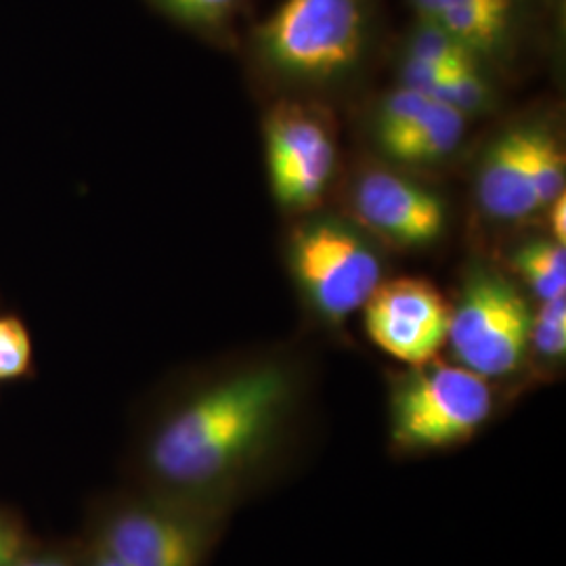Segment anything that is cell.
I'll use <instances>...</instances> for the list:
<instances>
[{
	"mask_svg": "<svg viewBox=\"0 0 566 566\" xmlns=\"http://www.w3.org/2000/svg\"><path fill=\"white\" fill-rule=\"evenodd\" d=\"M535 109L500 124L472 160L470 196L479 217L497 229L544 219L533 177Z\"/></svg>",
	"mask_w": 566,
	"mask_h": 566,
	"instance_id": "12",
	"label": "cell"
},
{
	"mask_svg": "<svg viewBox=\"0 0 566 566\" xmlns=\"http://www.w3.org/2000/svg\"><path fill=\"white\" fill-rule=\"evenodd\" d=\"M223 516L196 504L126 507L105 526L102 547L124 566H203Z\"/></svg>",
	"mask_w": 566,
	"mask_h": 566,
	"instance_id": "11",
	"label": "cell"
},
{
	"mask_svg": "<svg viewBox=\"0 0 566 566\" xmlns=\"http://www.w3.org/2000/svg\"><path fill=\"white\" fill-rule=\"evenodd\" d=\"M338 191L344 214L386 250L428 252L446 242L451 206L420 175L365 156L344 172Z\"/></svg>",
	"mask_w": 566,
	"mask_h": 566,
	"instance_id": "8",
	"label": "cell"
},
{
	"mask_svg": "<svg viewBox=\"0 0 566 566\" xmlns=\"http://www.w3.org/2000/svg\"><path fill=\"white\" fill-rule=\"evenodd\" d=\"M311 382L306 357L292 346L238 353L154 430L149 472L187 504L229 514L294 460Z\"/></svg>",
	"mask_w": 566,
	"mask_h": 566,
	"instance_id": "1",
	"label": "cell"
},
{
	"mask_svg": "<svg viewBox=\"0 0 566 566\" xmlns=\"http://www.w3.org/2000/svg\"><path fill=\"white\" fill-rule=\"evenodd\" d=\"M390 36L386 0H282L238 51L264 99L336 107L367 88Z\"/></svg>",
	"mask_w": 566,
	"mask_h": 566,
	"instance_id": "2",
	"label": "cell"
},
{
	"mask_svg": "<svg viewBox=\"0 0 566 566\" xmlns=\"http://www.w3.org/2000/svg\"><path fill=\"white\" fill-rule=\"evenodd\" d=\"M502 266L535 303L565 296L566 243L556 242L546 231L521 235L510 245Z\"/></svg>",
	"mask_w": 566,
	"mask_h": 566,
	"instance_id": "14",
	"label": "cell"
},
{
	"mask_svg": "<svg viewBox=\"0 0 566 566\" xmlns=\"http://www.w3.org/2000/svg\"><path fill=\"white\" fill-rule=\"evenodd\" d=\"M566 361V294L533 306L526 378L535 382L558 380Z\"/></svg>",
	"mask_w": 566,
	"mask_h": 566,
	"instance_id": "16",
	"label": "cell"
},
{
	"mask_svg": "<svg viewBox=\"0 0 566 566\" xmlns=\"http://www.w3.org/2000/svg\"><path fill=\"white\" fill-rule=\"evenodd\" d=\"M385 63L390 67L392 84L447 103L468 120L495 114L504 99L506 82L485 61L416 18L390 36Z\"/></svg>",
	"mask_w": 566,
	"mask_h": 566,
	"instance_id": "10",
	"label": "cell"
},
{
	"mask_svg": "<svg viewBox=\"0 0 566 566\" xmlns=\"http://www.w3.org/2000/svg\"><path fill=\"white\" fill-rule=\"evenodd\" d=\"M470 122L447 103L392 84L365 102L361 137L369 158L428 177L458 163Z\"/></svg>",
	"mask_w": 566,
	"mask_h": 566,
	"instance_id": "9",
	"label": "cell"
},
{
	"mask_svg": "<svg viewBox=\"0 0 566 566\" xmlns=\"http://www.w3.org/2000/svg\"><path fill=\"white\" fill-rule=\"evenodd\" d=\"M168 20L200 34L221 49H235L242 41L240 21L252 0H149Z\"/></svg>",
	"mask_w": 566,
	"mask_h": 566,
	"instance_id": "15",
	"label": "cell"
},
{
	"mask_svg": "<svg viewBox=\"0 0 566 566\" xmlns=\"http://www.w3.org/2000/svg\"><path fill=\"white\" fill-rule=\"evenodd\" d=\"M334 107L273 99L263 116L264 163L271 198L287 219L329 203L343 181Z\"/></svg>",
	"mask_w": 566,
	"mask_h": 566,
	"instance_id": "7",
	"label": "cell"
},
{
	"mask_svg": "<svg viewBox=\"0 0 566 566\" xmlns=\"http://www.w3.org/2000/svg\"><path fill=\"white\" fill-rule=\"evenodd\" d=\"M531 319L533 303L523 285L502 264L470 259L449 301L451 361L500 388L526 378Z\"/></svg>",
	"mask_w": 566,
	"mask_h": 566,
	"instance_id": "5",
	"label": "cell"
},
{
	"mask_svg": "<svg viewBox=\"0 0 566 566\" xmlns=\"http://www.w3.org/2000/svg\"><path fill=\"white\" fill-rule=\"evenodd\" d=\"M13 566H65L63 563H57V560H25V563H15Z\"/></svg>",
	"mask_w": 566,
	"mask_h": 566,
	"instance_id": "21",
	"label": "cell"
},
{
	"mask_svg": "<svg viewBox=\"0 0 566 566\" xmlns=\"http://www.w3.org/2000/svg\"><path fill=\"white\" fill-rule=\"evenodd\" d=\"M93 566H124L122 565L118 558H114L109 552H105L103 547H99V552H97V556H95V560H93Z\"/></svg>",
	"mask_w": 566,
	"mask_h": 566,
	"instance_id": "20",
	"label": "cell"
},
{
	"mask_svg": "<svg viewBox=\"0 0 566 566\" xmlns=\"http://www.w3.org/2000/svg\"><path fill=\"white\" fill-rule=\"evenodd\" d=\"M283 263L306 317L327 332H343L390 277L385 245L329 206L290 219Z\"/></svg>",
	"mask_w": 566,
	"mask_h": 566,
	"instance_id": "3",
	"label": "cell"
},
{
	"mask_svg": "<svg viewBox=\"0 0 566 566\" xmlns=\"http://www.w3.org/2000/svg\"><path fill=\"white\" fill-rule=\"evenodd\" d=\"M500 407V386L462 365L432 359L388 374V447L422 458L474 441Z\"/></svg>",
	"mask_w": 566,
	"mask_h": 566,
	"instance_id": "4",
	"label": "cell"
},
{
	"mask_svg": "<svg viewBox=\"0 0 566 566\" xmlns=\"http://www.w3.org/2000/svg\"><path fill=\"white\" fill-rule=\"evenodd\" d=\"M566 193L556 198L554 202L547 206L544 212V224L547 227L546 233H549L556 242L566 243Z\"/></svg>",
	"mask_w": 566,
	"mask_h": 566,
	"instance_id": "18",
	"label": "cell"
},
{
	"mask_svg": "<svg viewBox=\"0 0 566 566\" xmlns=\"http://www.w3.org/2000/svg\"><path fill=\"white\" fill-rule=\"evenodd\" d=\"M361 313L367 338L407 367L428 364L446 348L449 301L426 277H388Z\"/></svg>",
	"mask_w": 566,
	"mask_h": 566,
	"instance_id": "13",
	"label": "cell"
},
{
	"mask_svg": "<svg viewBox=\"0 0 566 566\" xmlns=\"http://www.w3.org/2000/svg\"><path fill=\"white\" fill-rule=\"evenodd\" d=\"M21 537L20 533L0 521V566H13L20 558Z\"/></svg>",
	"mask_w": 566,
	"mask_h": 566,
	"instance_id": "19",
	"label": "cell"
},
{
	"mask_svg": "<svg viewBox=\"0 0 566 566\" xmlns=\"http://www.w3.org/2000/svg\"><path fill=\"white\" fill-rule=\"evenodd\" d=\"M411 18L460 42L512 82L556 61L565 46V0H405Z\"/></svg>",
	"mask_w": 566,
	"mask_h": 566,
	"instance_id": "6",
	"label": "cell"
},
{
	"mask_svg": "<svg viewBox=\"0 0 566 566\" xmlns=\"http://www.w3.org/2000/svg\"><path fill=\"white\" fill-rule=\"evenodd\" d=\"M32 364V338L18 317H0V380H15Z\"/></svg>",
	"mask_w": 566,
	"mask_h": 566,
	"instance_id": "17",
	"label": "cell"
}]
</instances>
